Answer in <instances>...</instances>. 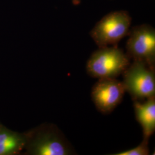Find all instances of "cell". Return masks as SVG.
Masks as SVG:
<instances>
[{"label": "cell", "mask_w": 155, "mask_h": 155, "mask_svg": "<svg viewBox=\"0 0 155 155\" xmlns=\"http://www.w3.org/2000/svg\"><path fill=\"white\" fill-rule=\"evenodd\" d=\"M25 148L33 155H70L74 150L65 136L54 125L38 127L27 133Z\"/></svg>", "instance_id": "6da1fadb"}, {"label": "cell", "mask_w": 155, "mask_h": 155, "mask_svg": "<svg viewBox=\"0 0 155 155\" xmlns=\"http://www.w3.org/2000/svg\"><path fill=\"white\" fill-rule=\"evenodd\" d=\"M130 58L117 46L100 48L90 56L86 65L87 72L98 79L116 78L130 65Z\"/></svg>", "instance_id": "7a4b0ae2"}, {"label": "cell", "mask_w": 155, "mask_h": 155, "mask_svg": "<svg viewBox=\"0 0 155 155\" xmlns=\"http://www.w3.org/2000/svg\"><path fill=\"white\" fill-rule=\"evenodd\" d=\"M131 20L127 12H111L96 24L90 35L100 48L117 46L120 40L129 34Z\"/></svg>", "instance_id": "3957f363"}, {"label": "cell", "mask_w": 155, "mask_h": 155, "mask_svg": "<svg viewBox=\"0 0 155 155\" xmlns=\"http://www.w3.org/2000/svg\"><path fill=\"white\" fill-rule=\"evenodd\" d=\"M122 74L125 91L134 101L155 97V68L143 62L133 61Z\"/></svg>", "instance_id": "277c9868"}, {"label": "cell", "mask_w": 155, "mask_h": 155, "mask_svg": "<svg viewBox=\"0 0 155 155\" xmlns=\"http://www.w3.org/2000/svg\"><path fill=\"white\" fill-rule=\"evenodd\" d=\"M127 55L133 61L143 62L155 68V30L148 25L133 28L129 32Z\"/></svg>", "instance_id": "5b68a950"}, {"label": "cell", "mask_w": 155, "mask_h": 155, "mask_svg": "<svg viewBox=\"0 0 155 155\" xmlns=\"http://www.w3.org/2000/svg\"><path fill=\"white\" fill-rule=\"evenodd\" d=\"M125 92L122 82L116 78H103L94 84L91 97L98 110L109 114L121 102Z\"/></svg>", "instance_id": "8992f818"}, {"label": "cell", "mask_w": 155, "mask_h": 155, "mask_svg": "<svg viewBox=\"0 0 155 155\" xmlns=\"http://www.w3.org/2000/svg\"><path fill=\"white\" fill-rule=\"evenodd\" d=\"M136 118L143 128L144 138L150 139L155 131V97L144 102L134 101Z\"/></svg>", "instance_id": "52a82bcc"}, {"label": "cell", "mask_w": 155, "mask_h": 155, "mask_svg": "<svg viewBox=\"0 0 155 155\" xmlns=\"http://www.w3.org/2000/svg\"><path fill=\"white\" fill-rule=\"evenodd\" d=\"M27 134L18 133L16 137L0 143V155H14L25 148Z\"/></svg>", "instance_id": "ba28073f"}, {"label": "cell", "mask_w": 155, "mask_h": 155, "mask_svg": "<svg viewBox=\"0 0 155 155\" xmlns=\"http://www.w3.org/2000/svg\"><path fill=\"white\" fill-rule=\"evenodd\" d=\"M149 139L144 138L141 144L132 150L120 152L113 155H148L150 154Z\"/></svg>", "instance_id": "9c48e42d"}, {"label": "cell", "mask_w": 155, "mask_h": 155, "mask_svg": "<svg viewBox=\"0 0 155 155\" xmlns=\"http://www.w3.org/2000/svg\"><path fill=\"white\" fill-rule=\"evenodd\" d=\"M75 1V2H76V1H78V0H74Z\"/></svg>", "instance_id": "30bf717a"}, {"label": "cell", "mask_w": 155, "mask_h": 155, "mask_svg": "<svg viewBox=\"0 0 155 155\" xmlns=\"http://www.w3.org/2000/svg\"><path fill=\"white\" fill-rule=\"evenodd\" d=\"M1 126H2V125L0 124V127H1Z\"/></svg>", "instance_id": "8fae6325"}]
</instances>
